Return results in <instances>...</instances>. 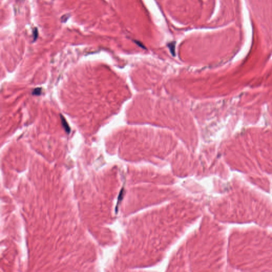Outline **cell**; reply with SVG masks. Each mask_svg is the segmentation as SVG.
Listing matches in <instances>:
<instances>
[{"instance_id":"obj_1","label":"cell","mask_w":272,"mask_h":272,"mask_svg":"<svg viewBox=\"0 0 272 272\" xmlns=\"http://www.w3.org/2000/svg\"><path fill=\"white\" fill-rule=\"evenodd\" d=\"M61 121H62V125L64 127V128H65V130L67 131V133H69L70 131V128L69 127V125H68V124L67 123L66 120H65V119L63 118V117L61 115Z\"/></svg>"},{"instance_id":"obj_2","label":"cell","mask_w":272,"mask_h":272,"mask_svg":"<svg viewBox=\"0 0 272 272\" xmlns=\"http://www.w3.org/2000/svg\"><path fill=\"white\" fill-rule=\"evenodd\" d=\"M38 33L37 29L36 28H35V29H34V31H33L34 40V41H35V40L37 39V37H38Z\"/></svg>"},{"instance_id":"obj_3","label":"cell","mask_w":272,"mask_h":272,"mask_svg":"<svg viewBox=\"0 0 272 272\" xmlns=\"http://www.w3.org/2000/svg\"><path fill=\"white\" fill-rule=\"evenodd\" d=\"M41 93V88H36L34 90L33 94L35 95H39Z\"/></svg>"}]
</instances>
